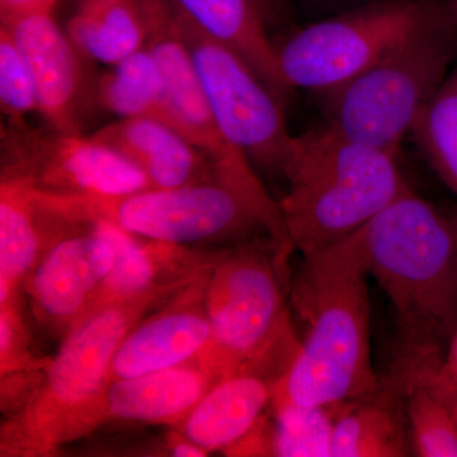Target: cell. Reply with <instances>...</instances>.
<instances>
[{
    "mask_svg": "<svg viewBox=\"0 0 457 457\" xmlns=\"http://www.w3.org/2000/svg\"><path fill=\"white\" fill-rule=\"evenodd\" d=\"M2 176L62 196L119 197L152 187L122 153L83 134L2 126Z\"/></svg>",
    "mask_w": 457,
    "mask_h": 457,
    "instance_id": "8fae6325",
    "label": "cell"
},
{
    "mask_svg": "<svg viewBox=\"0 0 457 457\" xmlns=\"http://www.w3.org/2000/svg\"><path fill=\"white\" fill-rule=\"evenodd\" d=\"M282 372L260 362L222 376L179 422V435L207 453H228L245 437L270 407Z\"/></svg>",
    "mask_w": 457,
    "mask_h": 457,
    "instance_id": "e0dca14e",
    "label": "cell"
},
{
    "mask_svg": "<svg viewBox=\"0 0 457 457\" xmlns=\"http://www.w3.org/2000/svg\"><path fill=\"white\" fill-rule=\"evenodd\" d=\"M220 378L198 361L110 381L84 414L78 437L107 422L179 425Z\"/></svg>",
    "mask_w": 457,
    "mask_h": 457,
    "instance_id": "9a60e30c",
    "label": "cell"
},
{
    "mask_svg": "<svg viewBox=\"0 0 457 457\" xmlns=\"http://www.w3.org/2000/svg\"><path fill=\"white\" fill-rule=\"evenodd\" d=\"M405 456H413L405 392L393 376L376 392L339 404L332 457Z\"/></svg>",
    "mask_w": 457,
    "mask_h": 457,
    "instance_id": "d6986e66",
    "label": "cell"
},
{
    "mask_svg": "<svg viewBox=\"0 0 457 457\" xmlns=\"http://www.w3.org/2000/svg\"><path fill=\"white\" fill-rule=\"evenodd\" d=\"M183 285L99 306L75 324L56 356L47 361L31 396L5 427L3 451L46 455L77 438L84 414L107 386L123 338Z\"/></svg>",
    "mask_w": 457,
    "mask_h": 457,
    "instance_id": "277c9868",
    "label": "cell"
},
{
    "mask_svg": "<svg viewBox=\"0 0 457 457\" xmlns=\"http://www.w3.org/2000/svg\"><path fill=\"white\" fill-rule=\"evenodd\" d=\"M455 224H456V228H457V220L455 221Z\"/></svg>",
    "mask_w": 457,
    "mask_h": 457,
    "instance_id": "d6a6232c",
    "label": "cell"
},
{
    "mask_svg": "<svg viewBox=\"0 0 457 457\" xmlns=\"http://www.w3.org/2000/svg\"><path fill=\"white\" fill-rule=\"evenodd\" d=\"M438 0H375L312 23L276 45L279 77L288 92L323 95L359 77L395 46Z\"/></svg>",
    "mask_w": 457,
    "mask_h": 457,
    "instance_id": "ba28073f",
    "label": "cell"
},
{
    "mask_svg": "<svg viewBox=\"0 0 457 457\" xmlns=\"http://www.w3.org/2000/svg\"><path fill=\"white\" fill-rule=\"evenodd\" d=\"M0 108L12 126L27 125V114L37 111L29 66L4 26H0Z\"/></svg>",
    "mask_w": 457,
    "mask_h": 457,
    "instance_id": "484cf974",
    "label": "cell"
},
{
    "mask_svg": "<svg viewBox=\"0 0 457 457\" xmlns=\"http://www.w3.org/2000/svg\"><path fill=\"white\" fill-rule=\"evenodd\" d=\"M413 456L457 457V422L449 405L426 385L405 390Z\"/></svg>",
    "mask_w": 457,
    "mask_h": 457,
    "instance_id": "d4e9b609",
    "label": "cell"
},
{
    "mask_svg": "<svg viewBox=\"0 0 457 457\" xmlns=\"http://www.w3.org/2000/svg\"><path fill=\"white\" fill-rule=\"evenodd\" d=\"M112 264V248L92 222L47 246L23 285L38 324L64 338L95 309Z\"/></svg>",
    "mask_w": 457,
    "mask_h": 457,
    "instance_id": "7c38bea8",
    "label": "cell"
},
{
    "mask_svg": "<svg viewBox=\"0 0 457 457\" xmlns=\"http://www.w3.org/2000/svg\"><path fill=\"white\" fill-rule=\"evenodd\" d=\"M213 261L170 295L163 308L141 319L132 328L114 353L108 383L163 371L200 359L212 339V326L204 308V287Z\"/></svg>",
    "mask_w": 457,
    "mask_h": 457,
    "instance_id": "5bb4252c",
    "label": "cell"
},
{
    "mask_svg": "<svg viewBox=\"0 0 457 457\" xmlns=\"http://www.w3.org/2000/svg\"><path fill=\"white\" fill-rule=\"evenodd\" d=\"M22 54L37 98V111L47 126L64 134H82L93 84L87 82L82 57L68 33L51 13H32L2 25Z\"/></svg>",
    "mask_w": 457,
    "mask_h": 457,
    "instance_id": "4fadbf2b",
    "label": "cell"
},
{
    "mask_svg": "<svg viewBox=\"0 0 457 457\" xmlns=\"http://www.w3.org/2000/svg\"><path fill=\"white\" fill-rule=\"evenodd\" d=\"M122 153L146 174L153 188H180L221 179L209 156L173 126L154 117H129L92 135Z\"/></svg>",
    "mask_w": 457,
    "mask_h": 457,
    "instance_id": "ac0fdd59",
    "label": "cell"
},
{
    "mask_svg": "<svg viewBox=\"0 0 457 457\" xmlns=\"http://www.w3.org/2000/svg\"><path fill=\"white\" fill-rule=\"evenodd\" d=\"M337 404H270L273 456L332 457Z\"/></svg>",
    "mask_w": 457,
    "mask_h": 457,
    "instance_id": "603a6c76",
    "label": "cell"
},
{
    "mask_svg": "<svg viewBox=\"0 0 457 457\" xmlns=\"http://www.w3.org/2000/svg\"><path fill=\"white\" fill-rule=\"evenodd\" d=\"M445 403L449 405L451 411H453V417H455L457 422V398L447 400V402Z\"/></svg>",
    "mask_w": 457,
    "mask_h": 457,
    "instance_id": "4dcf8cb0",
    "label": "cell"
},
{
    "mask_svg": "<svg viewBox=\"0 0 457 457\" xmlns=\"http://www.w3.org/2000/svg\"><path fill=\"white\" fill-rule=\"evenodd\" d=\"M370 276L399 328L393 376L420 383L444 359L457 329V228L411 187L361 228Z\"/></svg>",
    "mask_w": 457,
    "mask_h": 457,
    "instance_id": "7a4b0ae2",
    "label": "cell"
},
{
    "mask_svg": "<svg viewBox=\"0 0 457 457\" xmlns=\"http://www.w3.org/2000/svg\"><path fill=\"white\" fill-rule=\"evenodd\" d=\"M189 25L239 54L279 99L291 95L282 83L276 45L254 0H167Z\"/></svg>",
    "mask_w": 457,
    "mask_h": 457,
    "instance_id": "ffe728a7",
    "label": "cell"
},
{
    "mask_svg": "<svg viewBox=\"0 0 457 457\" xmlns=\"http://www.w3.org/2000/svg\"><path fill=\"white\" fill-rule=\"evenodd\" d=\"M146 22L145 46L155 57L164 82L159 120L173 126L209 156L222 180L253 200L270 215L279 218L275 203L262 186L248 156L222 135L213 119L187 45L167 0H140Z\"/></svg>",
    "mask_w": 457,
    "mask_h": 457,
    "instance_id": "30bf717a",
    "label": "cell"
},
{
    "mask_svg": "<svg viewBox=\"0 0 457 457\" xmlns=\"http://www.w3.org/2000/svg\"><path fill=\"white\" fill-rule=\"evenodd\" d=\"M411 134L442 179L457 192V73L435 93Z\"/></svg>",
    "mask_w": 457,
    "mask_h": 457,
    "instance_id": "cb8c5ba5",
    "label": "cell"
},
{
    "mask_svg": "<svg viewBox=\"0 0 457 457\" xmlns=\"http://www.w3.org/2000/svg\"><path fill=\"white\" fill-rule=\"evenodd\" d=\"M174 16L222 135L249 161L281 173L294 139L281 99L239 54Z\"/></svg>",
    "mask_w": 457,
    "mask_h": 457,
    "instance_id": "9c48e42d",
    "label": "cell"
},
{
    "mask_svg": "<svg viewBox=\"0 0 457 457\" xmlns=\"http://www.w3.org/2000/svg\"><path fill=\"white\" fill-rule=\"evenodd\" d=\"M278 203L291 245L302 255L350 237L407 191L398 152L350 139L332 126L294 137Z\"/></svg>",
    "mask_w": 457,
    "mask_h": 457,
    "instance_id": "3957f363",
    "label": "cell"
},
{
    "mask_svg": "<svg viewBox=\"0 0 457 457\" xmlns=\"http://www.w3.org/2000/svg\"><path fill=\"white\" fill-rule=\"evenodd\" d=\"M25 180L2 176L0 182V303L17 295L47 246L80 225Z\"/></svg>",
    "mask_w": 457,
    "mask_h": 457,
    "instance_id": "2e32d148",
    "label": "cell"
},
{
    "mask_svg": "<svg viewBox=\"0 0 457 457\" xmlns=\"http://www.w3.org/2000/svg\"><path fill=\"white\" fill-rule=\"evenodd\" d=\"M66 33L87 59L111 66L145 47L147 37L140 0H84Z\"/></svg>",
    "mask_w": 457,
    "mask_h": 457,
    "instance_id": "44dd1931",
    "label": "cell"
},
{
    "mask_svg": "<svg viewBox=\"0 0 457 457\" xmlns=\"http://www.w3.org/2000/svg\"><path fill=\"white\" fill-rule=\"evenodd\" d=\"M457 51L455 3L436 7L359 77L327 93L328 125L350 139L398 152L447 79Z\"/></svg>",
    "mask_w": 457,
    "mask_h": 457,
    "instance_id": "5b68a950",
    "label": "cell"
},
{
    "mask_svg": "<svg viewBox=\"0 0 457 457\" xmlns=\"http://www.w3.org/2000/svg\"><path fill=\"white\" fill-rule=\"evenodd\" d=\"M261 9L267 25L278 22L287 12L288 0H254Z\"/></svg>",
    "mask_w": 457,
    "mask_h": 457,
    "instance_id": "f1b7e54d",
    "label": "cell"
},
{
    "mask_svg": "<svg viewBox=\"0 0 457 457\" xmlns=\"http://www.w3.org/2000/svg\"><path fill=\"white\" fill-rule=\"evenodd\" d=\"M49 195L75 220L110 221L154 242L234 246L255 242L254 237L262 234L285 249L293 248L281 221L222 179L119 197Z\"/></svg>",
    "mask_w": 457,
    "mask_h": 457,
    "instance_id": "52a82bcc",
    "label": "cell"
},
{
    "mask_svg": "<svg viewBox=\"0 0 457 457\" xmlns=\"http://www.w3.org/2000/svg\"><path fill=\"white\" fill-rule=\"evenodd\" d=\"M453 3H455L456 8H457V0H453Z\"/></svg>",
    "mask_w": 457,
    "mask_h": 457,
    "instance_id": "1f68e13d",
    "label": "cell"
},
{
    "mask_svg": "<svg viewBox=\"0 0 457 457\" xmlns=\"http://www.w3.org/2000/svg\"><path fill=\"white\" fill-rule=\"evenodd\" d=\"M56 0H0V18L4 21L32 13H51Z\"/></svg>",
    "mask_w": 457,
    "mask_h": 457,
    "instance_id": "83f0119b",
    "label": "cell"
},
{
    "mask_svg": "<svg viewBox=\"0 0 457 457\" xmlns=\"http://www.w3.org/2000/svg\"><path fill=\"white\" fill-rule=\"evenodd\" d=\"M275 242L245 243L219 252L204 287L212 339L198 362L221 378L252 361L291 360L299 347Z\"/></svg>",
    "mask_w": 457,
    "mask_h": 457,
    "instance_id": "8992f818",
    "label": "cell"
},
{
    "mask_svg": "<svg viewBox=\"0 0 457 457\" xmlns=\"http://www.w3.org/2000/svg\"><path fill=\"white\" fill-rule=\"evenodd\" d=\"M312 5L321 9H339L345 12L348 9L360 7V5L368 4L375 0H309Z\"/></svg>",
    "mask_w": 457,
    "mask_h": 457,
    "instance_id": "f546056e",
    "label": "cell"
},
{
    "mask_svg": "<svg viewBox=\"0 0 457 457\" xmlns=\"http://www.w3.org/2000/svg\"><path fill=\"white\" fill-rule=\"evenodd\" d=\"M420 384L426 385L444 402L457 398V329L447 345L446 354L440 365Z\"/></svg>",
    "mask_w": 457,
    "mask_h": 457,
    "instance_id": "4316f807",
    "label": "cell"
},
{
    "mask_svg": "<svg viewBox=\"0 0 457 457\" xmlns=\"http://www.w3.org/2000/svg\"><path fill=\"white\" fill-rule=\"evenodd\" d=\"M164 99L161 68L147 47L112 65L93 84V101L121 119L154 117L159 120Z\"/></svg>",
    "mask_w": 457,
    "mask_h": 457,
    "instance_id": "7402d4cb",
    "label": "cell"
},
{
    "mask_svg": "<svg viewBox=\"0 0 457 457\" xmlns=\"http://www.w3.org/2000/svg\"><path fill=\"white\" fill-rule=\"evenodd\" d=\"M369 278L361 228L303 255L291 299L305 332L270 404H337L380 387L372 365Z\"/></svg>",
    "mask_w": 457,
    "mask_h": 457,
    "instance_id": "6da1fadb",
    "label": "cell"
}]
</instances>
